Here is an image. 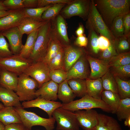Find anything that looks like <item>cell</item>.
<instances>
[{
    "instance_id": "cell-1",
    "label": "cell",
    "mask_w": 130,
    "mask_h": 130,
    "mask_svg": "<svg viewBox=\"0 0 130 130\" xmlns=\"http://www.w3.org/2000/svg\"><path fill=\"white\" fill-rule=\"evenodd\" d=\"M94 4L105 24L110 30L117 17L130 11V0H93Z\"/></svg>"
},
{
    "instance_id": "cell-2",
    "label": "cell",
    "mask_w": 130,
    "mask_h": 130,
    "mask_svg": "<svg viewBox=\"0 0 130 130\" xmlns=\"http://www.w3.org/2000/svg\"><path fill=\"white\" fill-rule=\"evenodd\" d=\"M52 33V22L48 20L39 29L35 44L28 58L34 63L43 60L48 50Z\"/></svg>"
},
{
    "instance_id": "cell-3",
    "label": "cell",
    "mask_w": 130,
    "mask_h": 130,
    "mask_svg": "<svg viewBox=\"0 0 130 130\" xmlns=\"http://www.w3.org/2000/svg\"><path fill=\"white\" fill-rule=\"evenodd\" d=\"M14 107L27 130H31L32 127L35 126H42L46 130H53L54 129L55 121L52 117L45 118L33 112L26 110L22 106Z\"/></svg>"
},
{
    "instance_id": "cell-4",
    "label": "cell",
    "mask_w": 130,
    "mask_h": 130,
    "mask_svg": "<svg viewBox=\"0 0 130 130\" xmlns=\"http://www.w3.org/2000/svg\"><path fill=\"white\" fill-rule=\"evenodd\" d=\"M61 107L73 112L79 110L95 108L101 109L107 112H111L110 107L102 99H95L88 94L79 99L74 100L70 103H62Z\"/></svg>"
},
{
    "instance_id": "cell-5",
    "label": "cell",
    "mask_w": 130,
    "mask_h": 130,
    "mask_svg": "<svg viewBox=\"0 0 130 130\" xmlns=\"http://www.w3.org/2000/svg\"><path fill=\"white\" fill-rule=\"evenodd\" d=\"M38 86V83L35 79L23 73L18 76L16 93L20 101H30L36 98L35 92Z\"/></svg>"
},
{
    "instance_id": "cell-6",
    "label": "cell",
    "mask_w": 130,
    "mask_h": 130,
    "mask_svg": "<svg viewBox=\"0 0 130 130\" xmlns=\"http://www.w3.org/2000/svg\"><path fill=\"white\" fill-rule=\"evenodd\" d=\"M91 0H72L61 10L59 14L65 19L77 16L87 20L89 14Z\"/></svg>"
},
{
    "instance_id": "cell-7",
    "label": "cell",
    "mask_w": 130,
    "mask_h": 130,
    "mask_svg": "<svg viewBox=\"0 0 130 130\" xmlns=\"http://www.w3.org/2000/svg\"><path fill=\"white\" fill-rule=\"evenodd\" d=\"M52 117L57 123L56 130H80L74 112L60 107L54 111Z\"/></svg>"
},
{
    "instance_id": "cell-8",
    "label": "cell",
    "mask_w": 130,
    "mask_h": 130,
    "mask_svg": "<svg viewBox=\"0 0 130 130\" xmlns=\"http://www.w3.org/2000/svg\"><path fill=\"white\" fill-rule=\"evenodd\" d=\"M86 22L91 25L97 34L106 37L110 40L115 39V38L97 9L93 0H91L90 11Z\"/></svg>"
},
{
    "instance_id": "cell-9",
    "label": "cell",
    "mask_w": 130,
    "mask_h": 130,
    "mask_svg": "<svg viewBox=\"0 0 130 130\" xmlns=\"http://www.w3.org/2000/svg\"><path fill=\"white\" fill-rule=\"evenodd\" d=\"M33 63L29 59L24 58L19 55H13L0 58V68L13 73L18 76Z\"/></svg>"
},
{
    "instance_id": "cell-10",
    "label": "cell",
    "mask_w": 130,
    "mask_h": 130,
    "mask_svg": "<svg viewBox=\"0 0 130 130\" xmlns=\"http://www.w3.org/2000/svg\"><path fill=\"white\" fill-rule=\"evenodd\" d=\"M50 71L47 64L42 60L33 63L23 73L35 79L38 83L39 88L44 83L51 80Z\"/></svg>"
},
{
    "instance_id": "cell-11",
    "label": "cell",
    "mask_w": 130,
    "mask_h": 130,
    "mask_svg": "<svg viewBox=\"0 0 130 130\" xmlns=\"http://www.w3.org/2000/svg\"><path fill=\"white\" fill-rule=\"evenodd\" d=\"M79 127L84 130H95L98 122L99 113L93 109L74 112Z\"/></svg>"
},
{
    "instance_id": "cell-12",
    "label": "cell",
    "mask_w": 130,
    "mask_h": 130,
    "mask_svg": "<svg viewBox=\"0 0 130 130\" xmlns=\"http://www.w3.org/2000/svg\"><path fill=\"white\" fill-rule=\"evenodd\" d=\"M87 53L79 59L67 72L66 80H68L72 79H85L89 78L90 73L89 63L86 57Z\"/></svg>"
},
{
    "instance_id": "cell-13",
    "label": "cell",
    "mask_w": 130,
    "mask_h": 130,
    "mask_svg": "<svg viewBox=\"0 0 130 130\" xmlns=\"http://www.w3.org/2000/svg\"><path fill=\"white\" fill-rule=\"evenodd\" d=\"M21 104L24 108H39L46 112L49 118L52 117V113L55 109L61 107L62 105L60 102L47 100L39 97L30 101H24Z\"/></svg>"
},
{
    "instance_id": "cell-14",
    "label": "cell",
    "mask_w": 130,
    "mask_h": 130,
    "mask_svg": "<svg viewBox=\"0 0 130 130\" xmlns=\"http://www.w3.org/2000/svg\"><path fill=\"white\" fill-rule=\"evenodd\" d=\"M51 20L52 32L63 46L70 44L71 40L68 36L65 19L59 14L53 20Z\"/></svg>"
},
{
    "instance_id": "cell-15",
    "label": "cell",
    "mask_w": 130,
    "mask_h": 130,
    "mask_svg": "<svg viewBox=\"0 0 130 130\" xmlns=\"http://www.w3.org/2000/svg\"><path fill=\"white\" fill-rule=\"evenodd\" d=\"M4 36L7 39L10 50L13 55H19L24 45L22 42L23 35L17 26L1 31Z\"/></svg>"
},
{
    "instance_id": "cell-16",
    "label": "cell",
    "mask_w": 130,
    "mask_h": 130,
    "mask_svg": "<svg viewBox=\"0 0 130 130\" xmlns=\"http://www.w3.org/2000/svg\"><path fill=\"white\" fill-rule=\"evenodd\" d=\"M64 70L67 72L72 65L81 56L87 53L84 48L71 44L63 47Z\"/></svg>"
},
{
    "instance_id": "cell-17",
    "label": "cell",
    "mask_w": 130,
    "mask_h": 130,
    "mask_svg": "<svg viewBox=\"0 0 130 130\" xmlns=\"http://www.w3.org/2000/svg\"><path fill=\"white\" fill-rule=\"evenodd\" d=\"M86 57L90 67L89 78L95 79L101 78L109 70L108 63L99 58L92 57L87 53Z\"/></svg>"
},
{
    "instance_id": "cell-18",
    "label": "cell",
    "mask_w": 130,
    "mask_h": 130,
    "mask_svg": "<svg viewBox=\"0 0 130 130\" xmlns=\"http://www.w3.org/2000/svg\"><path fill=\"white\" fill-rule=\"evenodd\" d=\"M24 9L12 11L8 15L0 19V31L18 26L25 17Z\"/></svg>"
},
{
    "instance_id": "cell-19",
    "label": "cell",
    "mask_w": 130,
    "mask_h": 130,
    "mask_svg": "<svg viewBox=\"0 0 130 130\" xmlns=\"http://www.w3.org/2000/svg\"><path fill=\"white\" fill-rule=\"evenodd\" d=\"M58 84L52 80L43 84L36 90L35 95L49 100L55 101L58 99Z\"/></svg>"
},
{
    "instance_id": "cell-20",
    "label": "cell",
    "mask_w": 130,
    "mask_h": 130,
    "mask_svg": "<svg viewBox=\"0 0 130 130\" xmlns=\"http://www.w3.org/2000/svg\"><path fill=\"white\" fill-rule=\"evenodd\" d=\"M18 81V76L16 74L1 69L0 86L16 92Z\"/></svg>"
},
{
    "instance_id": "cell-21",
    "label": "cell",
    "mask_w": 130,
    "mask_h": 130,
    "mask_svg": "<svg viewBox=\"0 0 130 130\" xmlns=\"http://www.w3.org/2000/svg\"><path fill=\"white\" fill-rule=\"evenodd\" d=\"M0 101L5 107L22 106L19 98L16 92L0 86Z\"/></svg>"
},
{
    "instance_id": "cell-22",
    "label": "cell",
    "mask_w": 130,
    "mask_h": 130,
    "mask_svg": "<svg viewBox=\"0 0 130 130\" xmlns=\"http://www.w3.org/2000/svg\"><path fill=\"white\" fill-rule=\"evenodd\" d=\"M86 27L88 31L87 53H89L94 55L99 54L100 51L98 46L99 36L91 25L86 22Z\"/></svg>"
},
{
    "instance_id": "cell-23",
    "label": "cell",
    "mask_w": 130,
    "mask_h": 130,
    "mask_svg": "<svg viewBox=\"0 0 130 130\" xmlns=\"http://www.w3.org/2000/svg\"><path fill=\"white\" fill-rule=\"evenodd\" d=\"M95 130H122L117 120L102 114L98 115V122Z\"/></svg>"
},
{
    "instance_id": "cell-24",
    "label": "cell",
    "mask_w": 130,
    "mask_h": 130,
    "mask_svg": "<svg viewBox=\"0 0 130 130\" xmlns=\"http://www.w3.org/2000/svg\"><path fill=\"white\" fill-rule=\"evenodd\" d=\"M0 121L5 126L22 123L19 115L13 107H4L0 110Z\"/></svg>"
},
{
    "instance_id": "cell-25",
    "label": "cell",
    "mask_w": 130,
    "mask_h": 130,
    "mask_svg": "<svg viewBox=\"0 0 130 130\" xmlns=\"http://www.w3.org/2000/svg\"><path fill=\"white\" fill-rule=\"evenodd\" d=\"M48 20L40 21L30 18L25 17L17 27L23 35L26 34L28 35L39 29Z\"/></svg>"
},
{
    "instance_id": "cell-26",
    "label": "cell",
    "mask_w": 130,
    "mask_h": 130,
    "mask_svg": "<svg viewBox=\"0 0 130 130\" xmlns=\"http://www.w3.org/2000/svg\"><path fill=\"white\" fill-rule=\"evenodd\" d=\"M87 94L95 99H101V94L103 90L101 78L95 79L88 78L85 79Z\"/></svg>"
},
{
    "instance_id": "cell-27",
    "label": "cell",
    "mask_w": 130,
    "mask_h": 130,
    "mask_svg": "<svg viewBox=\"0 0 130 130\" xmlns=\"http://www.w3.org/2000/svg\"><path fill=\"white\" fill-rule=\"evenodd\" d=\"M66 80L58 84V98L63 104H67L74 100L76 97Z\"/></svg>"
},
{
    "instance_id": "cell-28",
    "label": "cell",
    "mask_w": 130,
    "mask_h": 130,
    "mask_svg": "<svg viewBox=\"0 0 130 130\" xmlns=\"http://www.w3.org/2000/svg\"><path fill=\"white\" fill-rule=\"evenodd\" d=\"M101 99L110 107L111 113H116L121 99L118 93L103 90L101 94Z\"/></svg>"
},
{
    "instance_id": "cell-29",
    "label": "cell",
    "mask_w": 130,
    "mask_h": 130,
    "mask_svg": "<svg viewBox=\"0 0 130 130\" xmlns=\"http://www.w3.org/2000/svg\"><path fill=\"white\" fill-rule=\"evenodd\" d=\"M63 48L58 39L52 33L46 54L42 61L47 64Z\"/></svg>"
},
{
    "instance_id": "cell-30",
    "label": "cell",
    "mask_w": 130,
    "mask_h": 130,
    "mask_svg": "<svg viewBox=\"0 0 130 130\" xmlns=\"http://www.w3.org/2000/svg\"><path fill=\"white\" fill-rule=\"evenodd\" d=\"M68 82L76 97L81 98L87 94L85 79H72L68 80Z\"/></svg>"
},
{
    "instance_id": "cell-31",
    "label": "cell",
    "mask_w": 130,
    "mask_h": 130,
    "mask_svg": "<svg viewBox=\"0 0 130 130\" xmlns=\"http://www.w3.org/2000/svg\"><path fill=\"white\" fill-rule=\"evenodd\" d=\"M39 29L28 35L25 44L19 54L22 57L26 59L29 58L37 36Z\"/></svg>"
},
{
    "instance_id": "cell-32",
    "label": "cell",
    "mask_w": 130,
    "mask_h": 130,
    "mask_svg": "<svg viewBox=\"0 0 130 130\" xmlns=\"http://www.w3.org/2000/svg\"><path fill=\"white\" fill-rule=\"evenodd\" d=\"M103 90L118 93L117 84L115 77L109 70L101 78Z\"/></svg>"
},
{
    "instance_id": "cell-33",
    "label": "cell",
    "mask_w": 130,
    "mask_h": 130,
    "mask_svg": "<svg viewBox=\"0 0 130 130\" xmlns=\"http://www.w3.org/2000/svg\"><path fill=\"white\" fill-rule=\"evenodd\" d=\"M115 41L118 54L130 52V33L115 38Z\"/></svg>"
},
{
    "instance_id": "cell-34",
    "label": "cell",
    "mask_w": 130,
    "mask_h": 130,
    "mask_svg": "<svg viewBox=\"0 0 130 130\" xmlns=\"http://www.w3.org/2000/svg\"><path fill=\"white\" fill-rule=\"evenodd\" d=\"M117 84L118 94L121 99L130 98V80H125L114 77Z\"/></svg>"
},
{
    "instance_id": "cell-35",
    "label": "cell",
    "mask_w": 130,
    "mask_h": 130,
    "mask_svg": "<svg viewBox=\"0 0 130 130\" xmlns=\"http://www.w3.org/2000/svg\"><path fill=\"white\" fill-rule=\"evenodd\" d=\"M118 120L122 121L130 116V98L121 99L116 113Z\"/></svg>"
},
{
    "instance_id": "cell-36",
    "label": "cell",
    "mask_w": 130,
    "mask_h": 130,
    "mask_svg": "<svg viewBox=\"0 0 130 130\" xmlns=\"http://www.w3.org/2000/svg\"><path fill=\"white\" fill-rule=\"evenodd\" d=\"M66 4L59 3L52 5L43 13L41 18L43 21L52 20L60 13Z\"/></svg>"
},
{
    "instance_id": "cell-37",
    "label": "cell",
    "mask_w": 130,
    "mask_h": 130,
    "mask_svg": "<svg viewBox=\"0 0 130 130\" xmlns=\"http://www.w3.org/2000/svg\"><path fill=\"white\" fill-rule=\"evenodd\" d=\"M110 67L120 66L130 64V52L118 54L108 62Z\"/></svg>"
},
{
    "instance_id": "cell-38",
    "label": "cell",
    "mask_w": 130,
    "mask_h": 130,
    "mask_svg": "<svg viewBox=\"0 0 130 130\" xmlns=\"http://www.w3.org/2000/svg\"><path fill=\"white\" fill-rule=\"evenodd\" d=\"M109 70L114 77L123 80H129L130 77V64L120 66H111Z\"/></svg>"
},
{
    "instance_id": "cell-39",
    "label": "cell",
    "mask_w": 130,
    "mask_h": 130,
    "mask_svg": "<svg viewBox=\"0 0 130 130\" xmlns=\"http://www.w3.org/2000/svg\"><path fill=\"white\" fill-rule=\"evenodd\" d=\"M47 65L50 70L57 69L64 70L63 47Z\"/></svg>"
},
{
    "instance_id": "cell-40",
    "label": "cell",
    "mask_w": 130,
    "mask_h": 130,
    "mask_svg": "<svg viewBox=\"0 0 130 130\" xmlns=\"http://www.w3.org/2000/svg\"><path fill=\"white\" fill-rule=\"evenodd\" d=\"M123 15L117 17L112 22L110 31L115 38L124 35V29L123 22Z\"/></svg>"
},
{
    "instance_id": "cell-41",
    "label": "cell",
    "mask_w": 130,
    "mask_h": 130,
    "mask_svg": "<svg viewBox=\"0 0 130 130\" xmlns=\"http://www.w3.org/2000/svg\"><path fill=\"white\" fill-rule=\"evenodd\" d=\"M52 5L42 7L34 8H25L24 11L25 17L30 18L39 20L43 21L41 18L43 13Z\"/></svg>"
},
{
    "instance_id": "cell-42",
    "label": "cell",
    "mask_w": 130,
    "mask_h": 130,
    "mask_svg": "<svg viewBox=\"0 0 130 130\" xmlns=\"http://www.w3.org/2000/svg\"><path fill=\"white\" fill-rule=\"evenodd\" d=\"M110 40L109 46L104 50L100 52L99 58L108 63L112 58L118 54L115 47V40Z\"/></svg>"
},
{
    "instance_id": "cell-43",
    "label": "cell",
    "mask_w": 130,
    "mask_h": 130,
    "mask_svg": "<svg viewBox=\"0 0 130 130\" xmlns=\"http://www.w3.org/2000/svg\"><path fill=\"white\" fill-rule=\"evenodd\" d=\"M49 77L51 80L59 84L66 79L67 73L64 70L61 69L51 70Z\"/></svg>"
},
{
    "instance_id": "cell-44",
    "label": "cell",
    "mask_w": 130,
    "mask_h": 130,
    "mask_svg": "<svg viewBox=\"0 0 130 130\" xmlns=\"http://www.w3.org/2000/svg\"><path fill=\"white\" fill-rule=\"evenodd\" d=\"M9 44L1 32H0V58L10 56L13 55Z\"/></svg>"
},
{
    "instance_id": "cell-45",
    "label": "cell",
    "mask_w": 130,
    "mask_h": 130,
    "mask_svg": "<svg viewBox=\"0 0 130 130\" xmlns=\"http://www.w3.org/2000/svg\"><path fill=\"white\" fill-rule=\"evenodd\" d=\"M3 3L9 10H15L25 8L23 0H3Z\"/></svg>"
},
{
    "instance_id": "cell-46",
    "label": "cell",
    "mask_w": 130,
    "mask_h": 130,
    "mask_svg": "<svg viewBox=\"0 0 130 130\" xmlns=\"http://www.w3.org/2000/svg\"><path fill=\"white\" fill-rule=\"evenodd\" d=\"M72 0H38V7H42L50 5L62 3L68 4Z\"/></svg>"
},
{
    "instance_id": "cell-47",
    "label": "cell",
    "mask_w": 130,
    "mask_h": 130,
    "mask_svg": "<svg viewBox=\"0 0 130 130\" xmlns=\"http://www.w3.org/2000/svg\"><path fill=\"white\" fill-rule=\"evenodd\" d=\"M88 44V38L84 34L81 36L77 37L75 38L73 44L80 47L86 48Z\"/></svg>"
},
{
    "instance_id": "cell-48",
    "label": "cell",
    "mask_w": 130,
    "mask_h": 130,
    "mask_svg": "<svg viewBox=\"0 0 130 130\" xmlns=\"http://www.w3.org/2000/svg\"><path fill=\"white\" fill-rule=\"evenodd\" d=\"M110 44V40L106 37L100 35L98 38V46L101 52L107 48Z\"/></svg>"
},
{
    "instance_id": "cell-49",
    "label": "cell",
    "mask_w": 130,
    "mask_h": 130,
    "mask_svg": "<svg viewBox=\"0 0 130 130\" xmlns=\"http://www.w3.org/2000/svg\"><path fill=\"white\" fill-rule=\"evenodd\" d=\"M123 22L124 29V35L130 33V12L124 15Z\"/></svg>"
},
{
    "instance_id": "cell-50",
    "label": "cell",
    "mask_w": 130,
    "mask_h": 130,
    "mask_svg": "<svg viewBox=\"0 0 130 130\" xmlns=\"http://www.w3.org/2000/svg\"><path fill=\"white\" fill-rule=\"evenodd\" d=\"M5 130H27L22 123L12 124L5 126Z\"/></svg>"
},
{
    "instance_id": "cell-51",
    "label": "cell",
    "mask_w": 130,
    "mask_h": 130,
    "mask_svg": "<svg viewBox=\"0 0 130 130\" xmlns=\"http://www.w3.org/2000/svg\"><path fill=\"white\" fill-rule=\"evenodd\" d=\"M23 3L25 8L38 7V0H23Z\"/></svg>"
},
{
    "instance_id": "cell-52",
    "label": "cell",
    "mask_w": 130,
    "mask_h": 130,
    "mask_svg": "<svg viewBox=\"0 0 130 130\" xmlns=\"http://www.w3.org/2000/svg\"><path fill=\"white\" fill-rule=\"evenodd\" d=\"M84 28L83 24L81 22L79 23L78 26L75 31L77 37L80 36L84 34Z\"/></svg>"
},
{
    "instance_id": "cell-53",
    "label": "cell",
    "mask_w": 130,
    "mask_h": 130,
    "mask_svg": "<svg viewBox=\"0 0 130 130\" xmlns=\"http://www.w3.org/2000/svg\"><path fill=\"white\" fill-rule=\"evenodd\" d=\"M12 11L0 10V19L9 14Z\"/></svg>"
},
{
    "instance_id": "cell-54",
    "label": "cell",
    "mask_w": 130,
    "mask_h": 130,
    "mask_svg": "<svg viewBox=\"0 0 130 130\" xmlns=\"http://www.w3.org/2000/svg\"><path fill=\"white\" fill-rule=\"evenodd\" d=\"M124 122V124L125 126H127L129 128L130 127V116L126 118Z\"/></svg>"
},
{
    "instance_id": "cell-55",
    "label": "cell",
    "mask_w": 130,
    "mask_h": 130,
    "mask_svg": "<svg viewBox=\"0 0 130 130\" xmlns=\"http://www.w3.org/2000/svg\"><path fill=\"white\" fill-rule=\"evenodd\" d=\"M3 2V0H0V10L8 11L9 10L4 5Z\"/></svg>"
},
{
    "instance_id": "cell-56",
    "label": "cell",
    "mask_w": 130,
    "mask_h": 130,
    "mask_svg": "<svg viewBox=\"0 0 130 130\" xmlns=\"http://www.w3.org/2000/svg\"><path fill=\"white\" fill-rule=\"evenodd\" d=\"M5 126L0 121V130H5Z\"/></svg>"
},
{
    "instance_id": "cell-57",
    "label": "cell",
    "mask_w": 130,
    "mask_h": 130,
    "mask_svg": "<svg viewBox=\"0 0 130 130\" xmlns=\"http://www.w3.org/2000/svg\"><path fill=\"white\" fill-rule=\"evenodd\" d=\"M4 107L3 105L0 103V110L4 108Z\"/></svg>"
},
{
    "instance_id": "cell-58",
    "label": "cell",
    "mask_w": 130,
    "mask_h": 130,
    "mask_svg": "<svg viewBox=\"0 0 130 130\" xmlns=\"http://www.w3.org/2000/svg\"><path fill=\"white\" fill-rule=\"evenodd\" d=\"M0 70H1V69H0Z\"/></svg>"
},
{
    "instance_id": "cell-59",
    "label": "cell",
    "mask_w": 130,
    "mask_h": 130,
    "mask_svg": "<svg viewBox=\"0 0 130 130\" xmlns=\"http://www.w3.org/2000/svg\"></svg>"
},
{
    "instance_id": "cell-60",
    "label": "cell",
    "mask_w": 130,
    "mask_h": 130,
    "mask_svg": "<svg viewBox=\"0 0 130 130\" xmlns=\"http://www.w3.org/2000/svg\"></svg>"
}]
</instances>
